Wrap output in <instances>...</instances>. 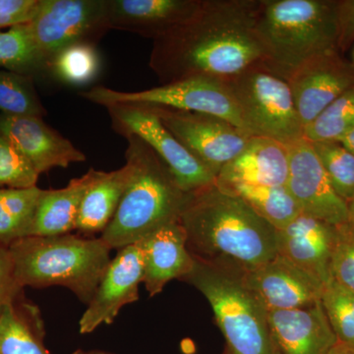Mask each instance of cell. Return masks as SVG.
<instances>
[{
  "instance_id": "11",
  "label": "cell",
  "mask_w": 354,
  "mask_h": 354,
  "mask_svg": "<svg viewBox=\"0 0 354 354\" xmlns=\"http://www.w3.org/2000/svg\"><path fill=\"white\" fill-rule=\"evenodd\" d=\"M151 106L165 127L216 176L245 149L253 137L228 121L209 114Z\"/></svg>"
},
{
  "instance_id": "28",
  "label": "cell",
  "mask_w": 354,
  "mask_h": 354,
  "mask_svg": "<svg viewBox=\"0 0 354 354\" xmlns=\"http://www.w3.org/2000/svg\"><path fill=\"white\" fill-rule=\"evenodd\" d=\"M0 69L34 79L46 76V65L28 23L0 32Z\"/></svg>"
},
{
  "instance_id": "22",
  "label": "cell",
  "mask_w": 354,
  "mask_h": 354,
  "mask_svg": "<svg viewBox=\"0 0 354 354\" xmlns=\"http://www.w3.org/2000/svg\"><path fill=\"white\" fill-rule=\"evenodd\" d=\"M104 172L91 169L62 189L43 190L29 236H55L76 230L84 197Z\"/></svg>"
},
{
  "instance_id": "26",
  "label": "cell",
  "mask_w": 354,
  "mask_h": 354,
  "mask_svg": "<svg viewBox=\"0 0 354 354\" xmlns=\"http://www.w3.org/2000/svg\"><path fill=\"white\" fill-rule=\"evenodd\" d=\"M221 189L241 198L258 216L276 228V230H281L288 227L300 214L297 203L286 185H234Z\"/></svg>"
},
{
  "instance_id": "6",
  "label": "cell",
  "mask_w": 354,
  "mask_h": 354,
  "mask_svg": "<svg viewBox=\"0 0 354 354\" xmlns=\"http://www.w3.org/2000/svg\"><path fill=\"white\" fill-rule=\"evenodd\" d=\"M181 281L208 300L228 353L281 354L270 329L269 312L247 285L241 268L194 258L192 270Z\"/></svg>"
},
{
  "instance_id": "23",
  "label": "cell",
  "mask_w": 354,
  "mask_h": 354,
  "mask_svg": "<svg viewBox=\"0 0 354 354\" xmlns=\"http://www.w3.org/2000/svg\"><path fill=\"white\" fill-rule=\"evenodd\" d=\"M41 310L21 291L0 312V354H50Z\"/></svg>"
},
{
  "instance_id": "39",
  "label": "cell",
  "mask_w": 354,
  "mask_h": 354,
  "mask_svg": "<svg viewBox=\"0 0 354 354\" xmlns=\"http://www.w3.org/2000/svg\"><path fill=\"white\" fill-rule=\"evenodd\" d=\"M329 354H354V349L337 342V344L330 351Z\"/></svg>"
},
{
  "instance_id": "36",
  "label": "cell",
  "mask_w": 354,
  "mask_h": 354,
  "mask_svg": "<svg viewBox=\"0 0 354 354\" xmlns=\"http://www.w3.org/2000/svg\"><path fill=\"white\" fill-rule=\"evenodd\" d=\"M24 288H21L16 281L9 247L0 243V312Z\"/></svg>"
},
{
  "instance_id": "24",
  "label": "cell",
  "mask_w": 354,
  "mask_h": 354,
  "mask_svg": "<svg viewBox=\"0 0 354 354\" xmlns=\"http://www.w3.org/2000/svg\"><path fill=\"white\" fill-rule=\"evenodd\" d=\"M132 176L131 165L106 172L88 190L77 221L76 232L85 236L102 234L113 221Z\"/></svg>"
},
{
  "instance_id": "2",
  "label": "cell",
  "mask_w": 354,
  "mask_h": 354,
  "mask_svg": "<svg viewBox=\"0 0 354 354\" xmlns=\"http://www.w3.org/2000/svg\"><path fill=\"white\" fill-rule=\"evenodd\" d=\"M191 255L251 271L278 254L277 230L216 183L193 191L179 218Z\"/></svg>"
},
{
  "instance_id": "14",
  "label": "cell",
  "mask_w": 354,
  "mask_h": 354,
  "mask_svg": "<svg viewBox=\"0 0 354 354\" xmlns=\"http://www.w3.org/2000/svg\"><path fill=\"white\" fill-rule=\"evenodd\" d=\"M304 129L324 109L354 85V65L341 53L314 58L288 79Z\"/></svg>"
},
{
  "instance_id": "27",
  "label": "cell",
  "mask_w": 354,
  "mask_h": 354,
  "mask_svg": "<svg viewBox=\"0 0 354 354\" xmlns=\"http://www.w3.org/2000/svg\"><path fill=\"white\" fill-rule=\"evenodd\" d=\"M43 189H0V243L9 246L29 236Z\"/></svg>"
},
{
  "instance_id": "31",
  "label": "cell",
  "mask_w": 354,
  "mask_h": 354,
  "mask_svg": "<svg viewBox=\"0 0 354 354\" xmlns=\"http://www.w3.org/2000/svg\"><path fill=\"white\" fill-rule=\"evenodd\" d=\"M321 304L339 344L354 349V292L332 279L323 288Z\"/></svg>"
},
{
  "instance_id": "35",
  "label": "cell",
  "mask_w": 354,
  "mask_h": 354,
  "mask_svg": "<svg viewBox=\"0 0 354 354\" xmlns=\"http://www.w3.org/2000/svg\"><path fill=\"white\" fill-rule=\"evenodd\" d=\"M39 0H0V30L27 24L34 17Z\"/></svg>"
},
{
  "instance_id": "42",
  "label": "cell",
  "mask_w": 354,
  "mask_h": 354,
  "mask_svg": "<svg viewBox=\"0 0 354 354\" xmlns=\"http://www.w3.org/2000/svg\"><path fill=\"white\" fill-rule=\"evenodd\" d=\"M227 354H230V353H228V351H227Z\"/></svg>"
},
{
  "instance_id": "15",
  "label": "cell",
  "mask_w": 354,
  "mask_h": 354,
  "mask_svg": "<svg viewBox=\"0 0 354 354\" xmlns=\"http://www.w3.org/2000/svg\"><path fill=\"white\" fill-rule=\"evenodd\" d=\"M0 135L31 162L39 176L55 167L66 169L87 160L82 151L39 116L0 113Z\"/></svg>"
},
{
  "instance_id": "3",
  "label": "cell",
  "mask_w": 354,
  "mask_h": 354,
  "mask_svg": "<svg viewBox=\"0 0 354 354\" xmlns=\"http://www.w3.org/2000/svg\"><path fill=\"white\" fill-rule=\"evenodd\" d=\"M125 160L132 176L113 221L101 235L111 250L136 243L158 228L178 223L189 193L145 142L128 136Z\"/></svg>"
},
{
  "instance_id": "32",
  "label": "cell",
  "mask_w": 354,
  "mask_h": 354,
  "mask_svg": "<svg viewBox=\"0 0 354 354\" xmlns=\"http://www.w3.org/2000/svg\"><path fill=\"white\" fill-rule=\"evenodd\" d=\"M312 145L337 194L351 202L354 198V155L339 142H315Z\"/></svg>"
},
{
  "instance_id": "5",
  "label": "cell",
  "mask_w": 354,
  "mask_h": 354,
  "mask_svg": "<svg viewBox=\"0 0 354 354\" xmlns=\"http://www.w3.org/2000/svg\"><path fill=\"white\" fill-rule=\"evenodd\" d=\"M8 247L21 288L64 286L86 305L111 261V248L101 237L79 234L27 236Z\"/></svg>"
},
{
  "instance_id": "40",
  "label": "cell",
  "mask_w": 354,
  "mask_h": 354,
  "mask_svg": "<svg viewBox=\"0 0 354 354\" xmlns=\"http://www.w3.org/2000/svg\"><path fill=\"white\" fill-rule=\"evenodd\" d=\"M71 354H116L113 353H111V351H102V349H88V351H85V349H77V351H74Z\"/></svg>"
},
{
  "instance_id": "21",
  "label": "cell",
  "mask_w": 354,
  "mask_h": 354,
  "mask_svg": "<svg viewBox=\"0 0 354 354\" xmlns=\"http://www.w3.org/2000/svg\"><path fill=\"white\" fill-rule=\"evenodd\" d=\"M145 251L143 283L151 297L162 292L172 279L181 281L194 265L183 225L171 223L142 239Z\"/></svg>"
},
{
  "instance_id": "34",
  "label": "cell",
  "mask_w": 354,
  "mask_h": 354,
  "mask_svg": "<svg viewBox=\"0 0 354 354\" xmlns=\"http://www.w3.org/2000/svg\"><path fill=\"white\" fill-rule=\"evenodd\" d=\"M337 232L332 259L333 279L354 292V228L346 223L337 225Z\"/></svg>"
},
{
  "instance_id": "16",
  "label": "cell",
  "mask_w": 354,
  "mask_h": 354,
  "mask_svg": "<svg viewBox=\"0 0 354 354\" xmlns=\"http://www.w3.org/2000/svg\"><path fill=\"white\" fill-rule=\"evenodd\" d=\"M245 281L268 312L311 306L320 301L324 288L279 254L260 267L245 271Z\"/></svg>"
},
{
  "instance_id": "10",
  "label": "cell",
  "mask_w": 354,
  "mask_h": 354,
  "mask_svg": "<svg viewBox=\"0 0 354 354\" xmlns=\"http://www.w3.org/2000/svg\"><path fill=\"white\" fill-rule=\"evenodd\" d=\"M28 25L44 65L71 44H97L111 30L106 0H39Z\"/></svg>"
},
{
  "instance_id": "29",
  "label": "cell",
  "mask_w": 354,
  "mask_h": 354,
  "mask_svg": "<svg viewBox=\"0 0 354 354\" xmlns=\"http://www.w3.org/2000/svg\"><path fill=\"white\" fill-rule=\"evenodd\" d=\"M34 78L0 69V113L44 118V109Z\"/></svg>"
},
{
  "instance_id": "13",
  "label": "cell",
  "mask_w": 354,
  "mask_h": 354,
  "mask_svg": "<svg viewBox=\"0 0 354 354\" xmlns=\"http://www.w3.org/2000/svg\"><path fill=\"white\" fill-rule=\"evenodd\" d=\"M144 274L143 241L120 249L115 257L111 258L94 297L79 321L80 334H91L102 325H109L123 307L138 301Z\"/></svg>"
},
{
  "instance_id": "38",
  "label": "cell",
  "mask_w": 354,
  "mask_h": 354,
  "mask_svg": "<svg viewBox=\"0 0 354 354\" xmlns=\"http://www.w3.org/2000/svg\"><path fill=\"white\" fill-rule=\"evenodd\" d=\"M337 142L354 155V127L348 130Z\"/></svg>"
},
{
  "instance_id": "9",
  "label": "cell",
  "mask_w": 354,
  "mask_h": 354,
  "mask_svg": "<svg viewBox=\"0 0 354 354\" xmlns=\"http://www.w3.org/2000/svg\"><path fill=\"white\" fill-rule=\"evenodd\" d=\"M106 109L114 131L124 138L136 136L145 142L169 167L181 189L189 193L216 183L215 174L165 127L152 106L116 102Z\"/></svg>"
},
{
  "instance_id": "25",
  "label": "cell",
  "mask_w": 354,
  "mask_h": 354,
  "mask_svg": "<svg viewBox=\"0 0 354 354\" xmlns=\"http://www.w3.org/2000/svg\"><path fill=\"white\" fill-rule=\"evenodd\" d=\"M102 60L97 44H71L48 60L46 76L60 84L72 87H83L94 82L100 75Z\"/></svg>"
},
{
  "instance_id": "19",
  "label": "cell",
  "mask_w": 354,
  "mask_h": 354,
  "mask_svg": "<svg viewBox=\"0 0 354 354\" xmlns=\"http://www.w3.org/2000/svg\"><path fill=\"white\" fill-rule=\"evenodd\" d=\"M269 325L281 354H329L337 342L321 301L269 312Z\"/></svg>"
},
{
  "instance_id": "4",
  "label": "cell",
  "mask_w": 354,
  "mask_h": 354,
  "mask_svg": "<svg viewBox=\"0 0 354 354\" xmlns=\"http://www.w3.org/2000/svg\"><path fill=\"white\" fill-rule=\"evenodd\" d=\"M337 3L260 0L255 28L264 48L266 66L288 81L310 60L339 51Z\"/></svg>"
},
{
  "instance_id": "30",
  "label": "cell",
  "mask_w": 354,
  "mask_h": 354,
  "mask_svg": "<svg viewBox=\"0 0 354 354\" xmlns=\"http://www.w3.org/2000/svg\"><path fill=\"white\" fill-rule=\"evenodd\" d=\"M354 127V85L335 99L304 129V138L315 142H337Z\"/></svg>"
},
{
  "instance_id": "12",
  "label": "cell",
  "mask_w": 354,
  "mask_h": 354,
  "mask_svg": "<svg viewBox=\"0 0 354 354\" xmlns=\"http://www.w3.org/2000/svg\"><path fill=\"white\" fill-rule=\"evenodd\" d=\"M286 187L300 213L333 225L348 223V203L335 192L311 142L305 138L288 144Z\"/></svg>"
},
{
  "instance_id": "1",
  "label": "cell",
  "mask_w": 354,
  "mask_h": 354,
  "mask_svg": "<svg viewBox=\"0 0 354 354\" xmlns=\"http://www.w3.org/2000/svg\"><path fill=\"white\" fill-rule=\"evenodd\" d=\"M260 0H204L188 22L153 39L151 69L164 84L191 78L230 80L265 64L256 32Z\"/></svg>"
},
{
  "instance_id": "37",
  "label": "cell",
  "mask_w": 354,
  "mask_h": 354,
  "mask_svg": "<svg viewBox=\"0 0 354 354\" xmlns=\"http://www.w3.org/2000/svg\"><path fill=\"white\" fill-rule=\"evenodd\" d=\"M337 48L348 50L354 41V0H342L337 3Z\"/></svg>"
},
{
  "instance_id": "17",
  "label": "cell",
  "mask_w": 354,
  "mask_h": 354,
  "mask_svg": "<svg viewBox=\"0 0 354 354\" xmlns=\"http://www.w3.org/2000/svg\"><path fill=\"white\" fill-rule=\"evenodd\" d=\"M337 234V225L300 213L288 227L277 230V249L279 255L325 286L333 279Z\"/></svg>"
},
{
  "instance_id": "20",
  "label": "cell",
  "mask_w": 354,
  "mask_h": 354,
  "mask_svg": "<svg viewBox=\"0 0 354 354\" xmlns=\"http://www.w3.org/2000/svg\"><path fill=\"white\" fill-rule=\"evenodd\" d=\"M288 176V146L276 140L253 136L245 149L218 172L216 184L221 188L285 186Z\"/></svg>"
},
{
  "instance_id": "41",
  "label": "cell",
  "mask_w": 354,
  "mask_h": 354,
  "mask_svg": "<svg viewBox=\"0 0 354 354\" xmlns=\"http://www.w3.org/2000/svg\"><path fill=\"white\" fill-rule=\"evenodd\" d=\"M348 223L354 228V198L348 203Z\"/></svg>"
},
{
  "instance_id": "18",
  "label": "cell",
  "mask_w": 354,
  "mask_h": 354,
  "mask_svg": "<svg viewBox=\"0 0 354 354\" xmlns=\"http://www.w3.org/2000/svg\"><path fill=\"white\" fill-rule=\"evenodd\" d=\"M204 0H106L111 30L153 41L192 19Z\"/></svg>"
},
{
  "instance_id": "8",
  "label": "cell",
  "mask_w": 354,
  "mask_h": 354,
  "mask_svg": "<svg viewBox=\"0 0 354 354\" xmlns=\"http://www.w3.org/2000/svg\"><path fill=\"white\" fill-rule=\"evenodd\" d=\"M80 95L87 101L104 108L116 102H136L209 114L223 118L246 132L239 106L227 84L214 79H186L133 92L97 86Z\"/></svg>"
},
{
  "instance_id": "7",
  "label": "cell",
  "mask_w": 354,
  "mask_h": 354,
  "mask_svg": "<svg viewBox=\"0 0 354 354\" xmlns=\"http://www.w3.org/2000/svg\"><path fill=\"white\" fill-rule=\"evenodd\" d=\"M225 83L251 136L276 140L285 145L304 138V127L285 78L260 64Z\"/></svg>"
},
{
  "instance_id": "33",
  "label": "cell",
  "mask_w": 354,
  "mask_h": 354,
  "mask_svg": "<svg viewBox=\"0 0 354 354\" xmlns=\"http://www.w3.org/2000/svg\"><path fill=\"white\" fill-rule=\"evenodd\" d=\"M39 177L31 162L0 135V189L36 187Z\"/></svg>"
}]
</instances>
